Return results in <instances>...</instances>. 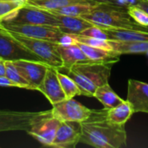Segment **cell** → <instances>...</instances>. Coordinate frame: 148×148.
<instances>
[{
	"instance_id": "6da1fadb",
	"label": "cell",
	"mask_w": 148,
	"mask_h": 148,
	"mask_svg": "<svg viewBox=\"0 0 148 148\" xmlns=\"http://www.w3.org/2000/svg\"><path fill=\"white\" fill-rule=\"evenodd\" d=\"M81 124V141L95 148H122L127 147L125 125L109 121L105 115V109L95 110L88 119Z\"/></svg>"
},
{
	"instance_id": "7a4b0ae2",
	"label": "cell",
	"mask_w": 148,
	"mask_h": 148,
	"mask_svg": "<svg viewBox=\"0 0 148 148\" xmlns=\"http://www.w3.org/2000/svg\"><path fill=\"white\" fill-rule=\"evenodd\" d=\"M114 62L88 61L77 62L70 68L57 69L66 74L78 86L81 95L94 97L96 88L108 82Z\"/></svg>"
},
{
	"instance_id": "3957f363",
	"label": "cell",
	"mask_w": 148,
	"mask_h": 148,
	"mask_svg": "<svg viewBox=\"0 0 148 148\" xmlns=\"http://www.w3.org/2000/svg\"><path fill=\"white\" fill-rule=\"evenodd\" d=\"M93 25L101 28L130 29L148 31V27L137 24L129 16L127 7L109 3H98L90 12L82 16Z\"/></svg>"
},
{
	"instance_id": "277c9868",
	"label": "cell",
	"mask_w": 148,
	"mask_h": 148,
	"mask_svg": "<svg viewBox=\"0 0 148 148\" xmlns=\"http://www.w3.org/2000/svg\"><path fill=\"white\" fill-rule=\"evenodd\" d=\"M0 25L10 31L21 34L23 36L47 40L54 42H57L61 45H72L76 44L73 34L63 33L59 29L58 27L49 25H40V24H25V23H10L0 21Z\"/></svg>"
},
{
	"instance_id": "5b68a950",
	"label": "cell",
	"mask_w": 148,
	"mask_h": 148,
	"mask_svg": "<svg viewBox=\"0 0 148 148\" xmlns=\"http://www.w3.org/2000/svg\"><path fill=\"white\" fill-rule=\"evenodd\" d=\"M8 31L23 45L39 56L43 62L56 69L62 67V61L58 51L59 43L47 40L31 38L13 31Z\"/></svg>"
},
{
	"instance_id": "8992f818",
	"label": "cell",
	"mask_w": 148,
	"mask_h": 148,
	"mask_svg": "<svg viewBox=\"0 0 148 148\" xmlns=\"http://www.w3.org/2000/svg\"><path fill=\"white\" fill-rule=\"evenodd\" d=\"M0 21L10 23L40 24L58 27V21L54 13L29 3L22 5L8 17Z\"/></svg>"
},
{
	"instance_id": "52a82bcc",
	"label": "cell",
	"mask_w": 148,
	"mask_h": 148,
	"mask_svg": "<svg viewBox=\"0 0 148 148\" xmlns=\"http://www.w3.org/2000/svg\"><path fill=\"white\" fill-rule=\"evenodd\" d=\"M0 57L11 62L18 60L42 62L39 56L23 45L2 25H0Z\"/></svg>"
},
{
	"instance_id": "ba28073f",
	"label": "cell",
	"mask_w": 148,
	"mask_h": 148,
	"mask_svg": "<svg viewBox=\"0 0 148 148\" xmlns=\"http://www.w3.org/2000/svg\"><path fill=\"white\" fill-rule=\"evenodd\" d=\"M60 123L61 121L52 114L51 109L42 111L34 120L27 133L42 146L51 147Z\"/></svg>"
},
{
	"instance_id": "9c48e42d",
	"label": "cell",
	"mask_w": 148,
	"mask_h": 148,
	"mask_svg": "<svg viewBox=\"0 0 148 148\" xmlns=\"http://www.w3.org/2000/svg\"><path fill=\"white\" fill-rule=\"evenodd\" d=\"M52 106V114L61 121H75L81 123L88 119L93 112V109L88 108L74 100V98L65 99Z\"/></svg>"
},
{
	"instance_id": "30bf717a",
	"label": "cell",
	"mask_w": 148,
	"mask_h": 148,
	"mask_svg": "<svg viewBox=\"0 0 148 148\" xmlns=\"http://www.w3.org/2000/svg\"><path fill=\"white\" fill-rule=\"evenodd\" d=\"M41 112H20L0 110V132L5 131H28Z\"/></svg>"
},
{
	"instance_id": "8fae6325",
	"label": "cell",
	"mask_w": 148,
	"mask_h": 148,
	"mask_svg": "<svg viewBox=\"0 0 148 148\" xmlns=\"http://www.w3.org/2000/svg\"><path fill=\"white\" fill-rule=\"evenodd\" d=\"M13 63L19 73L29 82L31 90L38 89L49 66L43 62L30 60H18L13 62Z\"/></svg>"
},
{
	"instance_id": "7c38bea8",
	"label": "cell",
	"mask_w": 148,
	"mask_h": 148,
	"mask_svg": "<svg viewBox=\"0 0 148 148\" xmlns=\"http://www.w3.org/2000/svg\"><path fill=\"white\" fill-rule=\"evenodd\" d=\"M81 124L75 121H61L51 147L74 148L81 141Z\"/></svg>"
},
{
	"instance_id": "4fadbf2b",
	"label": "cell",
	"mask_w": 148,
	"mask_h": 148,
	"mask_svg": "<svg viewBox=\"0 0 148 148\" xmlns=\"http://www.w3.org/2000/svg\"><path fill=\"white\" fill-rule=\"evenodd\" d=\"M49 100L51 105L66 99V95L61 87L57 76V69L49 66L43 81L38 89Z\"/></svg>"
},
{
	"instance_id": "5bb4252c",
	"label": "cell",
	"mask_w": 148,
	"mask_h": 148,
	"mask_svg": "<svg viewBox=\"0 0 148 148\" xmlns=\"http://www.w3.org/2000/svg\"><path fill=\"white\" fill-rule=\"evenodd\" d=\"M127 101L133 105L134 113L148 114V83L129 79L127 82Z\"/></svg>"
},
{
	"instance_id": "9a60e30c",
	"label": "cell",
	"mask_w": 148,
	"mask_h": 148,
	"mask_svg": "<svg viewBox=\"0 0 148 148\" xmlns=\"http://www.w3.org/2000/svg\"><path fill=\"white\" fill-rule=\"evenodd\" d=\"M58 21V28L61 31L67 34L80 35L84 29L93 24L82 16H71L55 14Z\"/></svg>"
},
{
	"instance_id": "2e32d148",
	"label": "cell",
	"mask_w": 148,
	"mask_h": 148,
	"mask_svg": "<svg viewBox=\"0 0 148 148\" xmlns=\"http://www.w3.org/2000/svg\"><path fill=\"white\" fill-rule=\"evenodd\" d=\"M58 51L62 61V68L68 69L77 62L90 61L77 44L67 46L58 44Z\"/></svg>"
},
{
	"instance_id": "e0dca14e",
	"label": "cell",
	"mask_w": 148,
	"mask_h": 148,
	"mask_svg": "<svg viewBox=\"0 0 148 148\" xmlns=\"http://www.w3.org/2000/svg\"><path fill=\"white\" fill-rule=\"evenodd\" d=\"M106 118L115 124L125 125L134 114L133 105L127 100L112 108H104Z\"/></svg>"
},
{
	"instance_id": "ac0fdd59",
	"label": "cell",
	"mask_w": 148,
	"mask_h": 148,
	"mask_svg": "<svg viewBox=\"0 0 148 148\" xmlns=\"http://www.w3.org/2000/svg\"><path fill=\"white\" fill-rule=\"evenodd\" d=\"M108 36V40L135 42L148 41V31L130 29H112L103 28Z\"/></svg>"
},
{
	"instance_id": "d6986e66",
	"label": "cell",
	"mask_w": 148,
	"mask_h": 148,
	"mask_svg": "<svg viewBox=\"0 0 148 148\" xmlns=\"http://www.w3.org/2000/svg\"><path fill=\"white\" fill-rule=\"evenodd\" d=\"M76 44L81 48L83 53L87 56V57L92 61H97V62L109 61V62H117L120 61V57L121 56L113 50H107L103 49L95 48L78 42H76Z\"/></svg>"
},
{
	"instance_id": "ffe728a7",
	"label": "cell",
	"mask_w": 148,
	"mask_h": 148,
	"mask_svg": "<svg viewBox=\"0 0 148 148\" xmlns=\"http://www.w3.org/2000/svg\"><path fill=\"white\" fill-rule=\"evenodd\" d=\"M113 51L120 54H140L148 51V41H135L126 42L109 40Z\"/></svg>"
},
{
	"instance_id": "44dd1931",
	"label": "cell",
	"mask_w": 148,
	"mask_h": 148,
	"mask_svg": "<svg viewBox=\"0 0 148 148\" xmlns=\"http://www.w3.org/2000/svg\"><path fill=\"white\" fill-rule=\"evenodd\" d=\"M94 97L104 106V108H114L124 101V100L118 96V95L112 89L108 82L98 87L95 92Z\"/></svg>"
},
{
	"instance_id": "7402d4cb",
	"label": "cell",
	"mask_w": 148,
	"mask_h": 148,
	"mask_svg": "<svg viewBox=\"0 0 148 148\" xmlns=\"http://www.w3.org/2000/svg\"><path fill=\"white\" fill-rule=\"evenodd\" d=\"M97 1L92 2H84L70 4L65 7H62L59 10H56L50 11L54 14L64 15V16H82L85 14H88L92 10V9L98 3Z\"/></svg>"
},
{
	"instance_id": "603a6c76",
	"label": "cell",
	"mask_w": 148,
	"mask_h": 148,
	"mask_svg": "<svg viewBox=\"0 0 148 148\" xmlns=\"http://www.w3.org/2000/svg\"><path fill=\"white\" fill-rule=\"evenodd\" d=\"M92 1L95 0H28L26 3L31 4L33 6L49 11H53L70 4L84 3V2H92Z\"/></svg>"
},
{
	"instance_id": "cb8c5ba5",
	"label": "cell",
	"mask_w": 148,
	"mask_h": 148,
	"mask_svg": "<svg viewBox=\"0 0 148 148\" xmlns=\"http://www.w3.org/2000/svg\"><path fill=\"white\" fill-rule=\"evenodd\" d=\"M5 76L9 78L17 88L30 89L31 88L25 78L19 73L16 67L11 61H5Z\"/></svg>"
},
{
	"instance_id": "d4e9b609",
	"label": "cell",
	"mask_w": 148,
	"mask_h": 148,
	"mask_svg": "<svg viewBox=\"0 0 148 148\" xmlns=\"http://www.w3.org/2000/svg\"><path fill=\"white\" fill-rule=\"evenodd\" d=\"M57 76L61 87L66 95V99L74 98L76 95H81V91L73 79H71L66 74L60 72L58 69H57Z\"/></svg>"
},
{
	"instance_id": "484cf974",
	"label": "cell",
	"mask_w": 148,
	"mask_h": 148,
	"mask_svg": "<svg viewBox=\"0 0 148 148\" xmlns=\"http://www.w3.org/2000/svg\"><path fill=\"white\" fill-rule=\"evenodd\" d=\"M74 36L78 42H82V43H84V44H87L88 46L95 47V48L103 49L107 50H113L111 44L109 42V40L88 37V36H84L82 35H74Z\"/></svg>"
},
{
	"instance_id": "4316f807",
	"label": "cell",
	"mask_w": 148,
	"mask_h": 148,
	"mask_svg": "<svg viewBox=\"0 0 148 148\" xmlns=\"http://www.w3.org/2000/svg\"><path fill=\"white\" fill-rule=\"evenodd\" d=\"M127 12L131 18L139 25L148 27V14L137 5L127 6Z\"/></svg>"
},
{
	"instance_id": "83f0119b",
	"label": "cell",
	"mask_w": 148,
	"mask_h": 148,
	"mask_svg": "<svg viewBox=\"0 0 148 148\" xmlns=\"http://www.w3.org/2000/svg\"><path fill=\"white\" fill-rule=\"evenodd\" d=\"M22 5L21 3L8 1V0H0V20L5 19L11 13L15 12Z\"/></svg>"
},
{
	"instance_id": "f1b7e54d",
	"label": "cell",
	"mask_w": 148,
	"mask_h": 148,
	"mask_svg": "<svg viewBox=\"0 0 148 148\" xmlns=\"http://www.w3.org/2000/svg\"><path fill=\"white\" fill-rule=\"evenodd\" d=\"M80 35L84 36H88V37H95V38H99V39H104V40H108V36L107 33L105 32L103 28H101L96 25H92L88 27V29H84Z\"/></svg>"
},
{
	"instance_id": "f546056e",
	"label": "cell",
	"mask_w": 148,
	"mask_h": 148,
	"mask_svg": "<svg viewBox=\"0 0 148 148\" xmlns=\"http://www.w3.org/2000/svg\"><path fill=\"white\" fill-rule=\"evenodd\" d=\"M0 87H6V88H17L15 83H13L9 78L5 75H0Z\"/></svg>"
},
{
	"instance_id": "4dcf8cb0",
	"label": "cell",
	"mask_w": 148,
	"mask_h": 148,
	"mask_svg": "<svg viewBox=\"0 0 148 148\" xmlns=\"http://www.w3.org/2000/svg\"><path fill=\"white\" fill-rule=\"evenodd\" d=\"M148 14V0H138L135 4Z\"/></svg>"
},
{
	"instance_id": "1f68e13d",
	"label": "cell",
	"mask_w": 148,
	"mask_h": 148,
	"mask_svg": "<svg viewBox=\"0 0 148 148\" xmlns=\"http://www.w3.org/2000/svg\"><path fill=\"white\" fill-rule=\"evenodd\" d=\"M138 0H118V3L120 5L122 6H130V5H135L137 3Z\"/></svg>"
},
{
	"instance_id": "d6a6232c",
	"label": "cell",
	"mask_w": 148,
	"mask_h": 148,
	"mask_svg": "<svg viewBox=\"0 0 148 148\" xmlns=\"http://www.w3.org/2000/svg\"><path fill=\"white\" fill-rule=\"evenodd\" d=\"M0 75H5V60L0 57Z\"/></svg>"
},
{
	"instance_id": "836d02e7",
	"label": "cell",
	"mask_w": 148,
	"mask_h": 148,
	"mask_svg": "<svg viewBox=\"0 0 148 148\" xmlns=\"http://www.w3.org/2000/svg\"><path fill=\"white\" fill-rule=\"evenodd\" d=\"M95 1H97L100 3H114V4H119L118 0H95Z\"/></svg>"
},
{
	"instance_id": "e575fe53",
	"label": "cell",
	"mask_w": 148,
	"mask_h": 148,
	"mask_svg": "<svg viewBox=\"0 0 148 148\" xmlns=\"http://www.w3.org/2000/svg\"><path fill=\"white\" fill-rule=\"evenodd\" d=\"M146 54H147V56H148V51H147V53H146Z\"/></svg>"
}]
</instances>
